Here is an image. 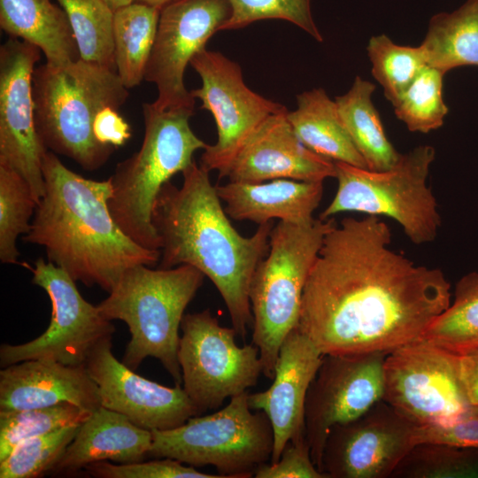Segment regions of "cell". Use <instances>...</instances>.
<instances>
[{
  "label": "cell",
  "mask_w": 478,
  "mask_h": 478,
  "mask_svg": "<svg viewBox=\"0 0 478 478\" xmlns=\"http://www.w3.org/2000/svg\"><path fill=\"white\" fill-rule=\"evenodd\" d=\"M391 239L373 215L346 217L325 235L297 327L323 355L388 353L420 339L450 305L443 272L392 250Z\"/></svg>",
  "instance_id": "6da1fadb"
},
{
  "label": "cell",
  "mask_w": 478,
  "mask_h": 478,
  "mask_svg": "<svg viewBox=\"0 0 478 478\" xmlns=\"http://www.w3.org/2000/svg\"><path fill=\"white\" fill-rule=\"evenodd\" d=\"M209 171L193 161L182 185L161 189L152 223L161 241L160 268L189 265L201 271L220 292L237 335L244 338L252 324L250 285L269 251L272 222L258 226L250 237L232 226Z\"/></svg>",
  "instance_id": "7a4b0ae2"
},
{
  "label": "cell",
  "mask_w": 478,
  "mask_h": 478,
  "mask_svg": "<svg viewBox=\"0 0 478 478\" xmlns=\"http://www.w3.org/2000/svg\"><path fill=\"white\" fill-rule=\"evenodd\" d=\"M44 194L26 243L44 248L48 261L75 281L108 293L129 268L159 262L160 251L141 246L113 219L110 179H87L67 168L54 152L42 160Z\"/></svg>",
  "instance_id": "3957f363"
},
{
  "label": "cell",
  "mask_w": 478,
  "mask_h": 478,
  "mask_svg": "<svg viewBox=\"0 0 478 478\" xmlns=\"http://www.w3.org/2000/svg\"><path fill=\"white\" fill-rule=\"evenodd\" d=\"M32 85L36 127L47 150L86 171L101 168L116 149L96 139L95 119L106 107L120 109L128 96L116 70L81 58L62 66L44 63L35 67Z\"/></svg>",
  "instance_id": "277c9868"
},
{
  "label": "cell",
  "mask_w": 478,
  "mask_h": 478,
  "mask_svg": "<svg viewBox=\"0 0 478 478\" xmlns=\"http://www.w3.org/2000/svg\"><path fill=\"white\" fill-rule=\"evenodd\" d=\"M204 277L189 265L158 269L138 265L122 274L97 307L106 319L128 327L130 340L122 358L127 366L135 370L146 358H155L175 385L182 384L179 330L184 311Z\"/></svg>",
  "instance_id": "5b68a950"
},
{
  "label": "cell",
  "mask_w": 478,
  "mask_h": 478,
  "mask_svg": "<svg viewBox=\"0 0 478 478\" xmlns=\"http://www.w3.org/2000/svg\"><path fill=\"white\" fill-rule=\"evenodd\" d=\"M144 135L141 148L118 163L112 175L111 213L133 241L160 251L161 241L152 214L162 187L194 160L193 154L207 144L193 132L189 119L194 109H161L143 104Z\"/></svg>",
  "instance_id": "8992f818"
},
{
  "label": "cell",
  "mask_w": 478,
  "mask_h": 478,
  "mask_svg": "<svg viewBox=\"0 0 478 478\" xmlns=\"http://www.w3.org/2000/svg\"><path fill=\"white\" fill-rule=\"evenodd\" d=\"M336 224L320 218L307 225L279 221L267 255L250 285L252 343L259 351L263 374L274 379L280 348L298 327L304 289L327 233Z\"/></svg>",
  "instance_id": "52a82bcc"
},
{
  "label": "cell",
  "mask_w": 478,
  "mask_h": 478,
  "mask_svg": "<svg viewBox=\"0 0 478 478\" xmlns=\"http://www.w3.org/2000/svg\"><path fill=\"white\" fill-rule=\"evenodd\" d=\"M435 157L434 147L424 144L401 154L397 163L385 171L335 162L336 192L319 218L328 220L348 212L384 216L397 221L414 244L435 241L442 224L428 183Z\"/></svg>",
  "instance_id": "ba28073f"
},
{
  "label": "cell",
  "mask_w": 478,
  "mask_h": 478,
  "mask_svg": "<svg viewBox=\"0 0 478 478\" xmlns=\"http://www.w3.org/2000/svg\"><path fill=\"white\" fill-rule=\"evenodd\" d=\"M248 396V391L236 395L224 408L176 428L152 430L148 455L194 467L210 465L222 478L254 476L259 466L270 462L274 431L265 412H252Z\"/></svg>",
  "instance_id": "9c48e42d"
},
{
  "label": "cell",
  "mask_w": 478,
  "mask_h": 478,
  "mask_svg": "<svg viewBox=\"0 0 478 478\" xmlns=\"http://www.w3.org/2000/svg\"><path fill=\"white\" fill-rule=\"evenodd\" d=\"M178 348L182 388L200 413L247 391L263 374L259 351L239 346L237 333L206 309L184 314Z\"/></svg>",
  "instance_id": "30bf717a"
},
{
  "label": "cell",
  "mask_w": 478,
  "mask_h": 478,
  "mask_svg": "<svg viewBox=\"0 0 478 478\" xmlns=\"http://www.w3.org/2000/svg\"><path fill=\"white\" fill-rule=\"evenodd\" d=\"M383 372L382 400L416 427L447 424L471 405L459 355L424 339L388 352Z\"/></svg>",
  "instance_id": "8fae6325"
},
{
  "label": "cell",
  "mask_w": 478,
  "mask_h": 478,
  "mask_svg": "<svg viewBox=\"0 0 478 478\" xmlns=\"http://www.w3.org/2000/svg\"><path fill=\"white\" fill-rule=\"evenodd\" d=\"M32 283L48 294L50 322L38 337L18 345L2 344L1 367L28 359H50L70 366H85L94 349L112 338L115 328L97 305L79 292L75 281L62 268L39 258L32 267Z\"/></svg>",
  "instance_id": "7c38bea8"
},
{
  "label": "cell",
  "mask_w": 478,
  "mask_h": 478,
  "mask_svg": "<svg viewBox=\"0 0 478 478\" xmlns=\"http://www.w3.org/2000/svg\"><path fill=\"white\" fill-rule=\"evenodd\" d=\"M190 66L202 85L190 91L211 112L217 127V141L206 146L200 166L227 177L235 158L251 135L269 117L287 110L251 90L244 82L240 66L219 51L206 48L197 52Z\"/></svg>",
  "instance_id": "4fadbf2b"
},
{
  "label": "cell",
  "mask_w": 478,
  "mask_h": 478,
  "mask_svg": "<svg viewBox=\"0 0 478 478\" xmlns=\"http://www.w3.org/2000/svg\"><path fill=\"white\" fill-rule=\"evenodd\" d=\"M386 355H323L305 411L306 440L318 469L331 429L359 418L382 399Z\"/></svg>",
  "instance_id": "5bb4252c"
},
{
  "label": "cell",
  "mask_w": 478,
  "mask_h": 478,
  "mask_svg": "<svg viewBox=\"0 0 478 478\" xmlns=\"http://www.w3.org/2000/svg\"><path fill=\"white\" fill-rule=\"evenodd\" d=\"M230 12L227 0H171L160 9L144 73V81L157 88L156 106L194 109L195 98L184 85L185 69Z\"/></svg>",
  "instance_id": "9a60e30c"
},
{
  "label": "cell",
  "mask_w": 478,
  "mask_h": 478,
  "mask_svg": "<svg viewBox=\"0 0 478 478\" xmlns=\"http://www.w3.org/2000/svg\"><path fill=\"white\" fill-rule=\"evenodd\" d=\"M41 52L14 37L0 47V164L24 178L38 203L44 194L42 160L48 151L36 127L32 85Z\"/></svg>",
  "instance_id": "2e32d148"
},
{
  "label": "cell",
  "mask_w": 478,
  "mask_h": 478,
  "mask_svg": "<svg viewBox=\"0 0 478 478\" xmlns=\"http://www.w3.org/2000/svg\"><path fill=\"white\" fill-rule=\"evenodd\" d=\"M415 428L382 399L359 418L331 429L319 469L327 478L391 477L415 446Z\"/></svg>",
  "instance_id": "e0dca14e"
},
{
  "label": "cell",
  "mask_w": 478,
  "mask_h": 478,
  "mask_svg": "<svg viewBox=\"0 0 478 478\" xmlns=\"http://www.w3.org/2000/svg\"><path fill=\"white\" fill-rule=\"evenodd\" d=\"M85 366L98 387L101 406L126 416L140 428L170 429L201 414L181 385H161L118 360L112 351V338L94 349Z\"/></svg>",
  "instance_id": "ac0fdd59"
},
{
  "label": "cell",
  "mask_w": 478,
  "mask_h": 478,
  "mask_svg": "<svg viewBox=\"0 0 478 478\" xmlns=\"http://www.w3.org/2000/svg\"><path fill=\"white\" fill-rule=\"evenodd\" d=\"M322 358L314 343L295 328L280 348L272 385L248 396L251 409L265 412L273 428L270 463L279 460L289 441L306 437L305 401Z\"/></svg>",
  "instance_id": "d6986e66"
},
{
  "label": "cell",
  "mask_w": 478,
  "mask_h": 478,
  "mask_svg": "<svg viewBox=\"0 0 478 478\" xmlns=\"http://www.w3.org/2000/svg\"><path fill=\"white\" fill-rule=\"evenodd\" d=\"M288 112L272 115L251 135L227 171L229 181H324L335 178V162L304 145L287 119Z\"/></svg>",
  "instance_id": "ffe728a7"
},
{
  "label": "cell",
  "mask_w": 478,
  "mask_h": 478,
  "mask_svg": "<svg viewBox=\"0 0 478 478\" xmlns=\"http://www.w3.org/2000/svg\"><path fill=\"white\" fill-rule=\"evenodd\" d=\"M64 402L89 411L101 406L98 387L85 366L39 358L2 367L0 411L41 408Z\"/></svg>",
  "instance_id": "44dd1931"
},
{
  "label": "cell",
  "mask_w": 478,
  "mask_h": 478,
  "mask_svg": "<svg viewBox=\"0 0 478 478\" xmlns=\"http://www.w3.org/2000/svg\"><path fill=\"white\" fill-rule=\"evenodd\" d=\"M324 181L276 179L263 182L229 181L216 185L226 204L227 216L235 220H249L258 226L274 219L295 225H307L315 219L324 191Z\"/></svg>",
  "instance_id": "7402d4cb"
},
{
  "label": "cell",
  "mask_w": 478,
  "mask_h": 478,
  "mask_svg": "<svg viewBox=\"0 0 478 478\" xmlns=\"http://www.w3.org/2000/svg\"><path fill=\"white\" fill-rule=\"evenodd\" d=\"M151 443L150 430L100 406L79 427L50 474H74L99 461L119 464L142 461L148 455Z\"/></svg>",
  "instance_id": "603a6c76"
},
{
  "label": "cell",
  "mask_w": 478,
  "mask_h": 478,
  "mask_svg": "<svg viewBox=\"0 0 478 478\" xmlns=\"http://www.w3.org/2000/svg\"><path fill=\"white\" fill-rule=\"evenodd\" d=\"M0 27L9 37L36 46L51 66L80 58L68 18L50 0H0Z\"/></svg>",
  "instance_id": "cb8c5ba5"
},
{
  "label": "cell",
  "mask_w": 478,
  "mask_h": 478,
  "mask_svg": "<svg viewBox=\"0 0 478 478\" xmlns=\"http://www.w3.org/2000/svg\"><path fill=\"white\" fill-rule=\"evenodd\" d=\"M297 109L287 119L309 150L334 162L367 168L339 114L335 101L321 89L297 96Z\"/></svg>",
  "instance_id": "d4e9b609"
},
{
  "label": "cell",
  "mask_w": 478,
  "mask_h": 478,
  "mask_svg": "<svg viewBox=\"0 0 478 478\" xmlns=\"http://www.w3.org/2000/svg\"><path fill=\"white\" fill-rule=\"evenodd\" d=\"M375 86L357 76L351 89L335 98L342 120L366 167L372 171L392 168L401 153L388 139L372 102Z\"/></svg>",
  "instance_id": "484cf974"
},
{
  "label": "cell",
  "mask_w": 478,
  "mask_h": 478,
  "mask_svg": "<svg viewBox=\"0 0 478 478\" xmlns=\"http://www.w3.org/2000/svg\"><path fill=\"white\" fill-rule=\"evenodd\" d=\"M420 46L428 66L444 73L478 66V0H466L452 12L434 15Z\"/></svg>",
  "instance_id": "4316f807"
},
{
  "label": "cell",
  "mask_w": 478,
  "mask_h": 478,
  "mask_svg": "<svg viewBox=\"0 0 478 478\" xmlns=\"http://www.w3.org/2000/svg\"><path fill=\"white\" fill-rule=\"evenodd\" d=\"M160 9L134 1L114 11L115 70L129 89L144 80L155 42Z\"/></svg>",
  "instance_id": "83f0119b"
},
{
  "label": "cell",
  "mask_w": 478,
  "mask_h": 478,
  "mask_svg": "<svg viewBox=\"0 0 478 478\" xmlns=\"http://www.w3.org/2000/svg\"><path fill=\"white\" fill-rule=\"evenodd\" d=\"M421 339L459 356L478 350V272L460 278L453 302L428 327Z\"/></svg>",
  "instance_id": "f1b7e54d"
},
{
  "label": "cell",
  "mask_w": 478,
  "mask_h": 478,
  "mask_svg": "<svg viewBox=\"0 0 478 478\" xmlns=\"http://www.w3.org/2000/svg\"><path fill=\"white\" fill-rule=\"evenodd\" d=\"M65 11L80 58L115 70L114 11L104 0H57Z\"/></svg>",
  "instance_id": "f546056e"
},
{
  "label": "cell",
  "mask_w": 478,
  "mask_h": 478,
  "mask_svg": "<svg viewBox=\"0 0 478 478\" xmlns=\"http://www.w3.org/2000/svg\"><path fill=\"white\" fill-rule=\"evenodd\" d=\"M38 202L24 178L0 164V260L19 264L17 240L31 227Z\"/></svg>",
  "instance_id": "4dcf8cb0"
},
{
  "label": "cell",
  "mask_w": 478,
  "mask_h": 478,
  "mask_svg": "<svg viewBox=\"0 0 478 478\" xmlns=\"http://www.w3.org/2000/svg\"><path fill=\"white\" fill-rule=\"evenodd\" d=\"M92 412L68 402L41 408L0 411V461L22 441L81 425Z\"/></svg>",
  "instance_id": "1f68e13d"
},
{
  "label": "cell",
  "mask_w": 478,
  "mask_h": 478,
  "mask_svg": "<svg viewBox=\"0 0 478 478\" xmlns=\"http://www.w3.org/2000/svg\"><path fill=\"white\" fill-rule=\"evenodd\" d=\"M366 50L372 63V74L392 104L428 66L420 45H399L385 35L371 37Z\"/></svg>",
  "instance_id": "d6a6232c"
},
{
  "label": "cell",
  "mask_w": 478,
  "mask_h": 478,
  "mask_svg": "<svg viewBox=\"0 0 478 478\" xmlns=\"http://www.w3.org/2000/svg\"><path fill=\"white\" fill-rule=\"evenodd\" d=\"M391 477L478 478V449L419 443L400 462Z\"/></svg>",
  "instance_id": "836d02e7"
},
{
  "label": "cell",
  "mask_w": 478,
  "mask_h": 478,
  "mask_svg": "<svg viewBox=\"0 0 478 478\" xmlns=\"http://www.w3.org/2000/svg\"><path fill=\"white\" fill-rule=\"evenodd\" d=\"M444 73L427 66L393 104L394 112L411 132L439 128L448 113L443 99Z\"/></svg>",
  "instance_id": "e575fe53"
},
{
  "label": "cell",
  "mask_w": 478,
  "mask_h": 478,
  "mask_svg": "<svg viewBox=\"0 0 478 478\" xmlns=\"http://www.w3.org/2000/svg\"><path fill=\"white\" fill-rule=\"evenodd\" d=\"M80 426L66 427L22 441L0 461V478H36L50 474Z\"/></svg>",
  "instance_id": "d590c367"
},
{
  "label": "cell",
  "mask_w": 478,
  "mask_h": 478,
  "mask_svg": "<svg viewBox=\"0 0 478 478\" xmlns=\"http://www.w3.org/2000/svg\"><path fill=\"white\" fill-rule=\"evenodd\" d=\"M231 12L220 31L240 29L263 19L289 21L317 42L323 37L312 13L311 0H227Z\"/></svg>",
  "instance_id": "8d00e7d4"
},
{
  "label": "cell",
  "mask_w": 478,
  "mask_h": 478,
  "mask_svg": "<svg viewBox=\"0 0 478 478\" xmlns=\"http://www.w3.org/2000/svg\"><path fill=\"white\" fill-rule=\"evenodd\" d=\"M84 470L91 476L100 478H222L219 474L200 472L170 458L126 464L99 461L89 464Z\"/></svg>",
  "instance_id": "74e56055"
},
{
  "label": "cell",
  "mask_w": 478,
  "mask_h": 478,
  "mask_svg": "<svg viewBox=\"0 0 478 478\" xmlns=\"http://www.w3.org/2000/svg\"><path fill=\"white\" fill-rule=\"evenodd\" d=\"M414 442L415 445L436 443L478 449V405L471 404L447 424L416 427Z\"/></svg>",
  "instance_id": "f35d334b"
},
{
  "label": "cell",
  "mask_w": 478,
  "mask_h": 478,
  "mask_svg": "<svg viewBox=\"0 0 478 478\" xmlns=\"http://www.w3.org/2000/svg\"><path fill=\"white\" fill-rule=\"evenodd\" d=\"M256 478H327L312 461L306 437L289 441L275 463H265L255 471Z\"/></svg>",
  "instance_id": "ab89813d"
},
{
  "label": "cell",
  "mask_w": 478,
  "mask_h": 478,
  "mask_svg": "<svg viewBox=\"0 0 478 478\" xmlns=\"http://www.w3.org/2000/svg\"><path fill=\"white\" fill-rule=\"evenodd\" d=\"M96 139L115 149L123 146L131 137L129 124L120 114L119 109L106 107L100 111L93 124Z\"/></svg>",
  "instance_id": "60d3db41"
},
{
  "label": "cell",
  "mask_w": 478,
  "mask_h": 478,
  "mask_svg": "<svg viewBox=\"0 0 478 478\" xmlns=\"http://www.w3.org/2000/svg\"><path fill=\"white\" fill-rule=\"evenodd\" d=\"M459 369L470 404L478 405V350L459 356Z\"/></svg>",
  "instance_id": "b9f144b4"
},
{
  "label": "cell",
  "mask_w": 478,
  "mask_h": 478,
  "mask_svg": "<svg viewBox=\"0 0 478 478\" xmlns=\"http://www.w3.org/2000/svg\"><path fill=\"white\" fill-rule=\"evenodd\" d=\"M104 1L109 4V6L113 11L117 10L120 7H122L124 5H127V4L134 2V0H104Z\"/></svg>",
  "instance_id": "7bdbcfd3"
},
{
  "label": "cell",
  "mask_w": 478,
  "mask_h": 478,
  "mask_svg": "<svg viewBox=\"0 0 478 478\" xmlns=\"http://www.w3.org/2000/svg\"><path fill=\"white\" fill-rule=\"evenodd\" d=\"M136 2L143 3L154 7H157L158 9H161L166 4H167L171 0H134Z\"/></svg>",
  "instance_id": "ee69618b"
}]
</instances>
